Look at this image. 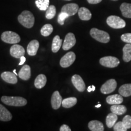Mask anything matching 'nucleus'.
Returning <instances> with one entry per match:
<instances>
[{"instance_id": "nucleus-19", "label": "nucleus", "mask_w": 131, "mask_h": 131, "mask_svg": "<svg viewBox=\"0 0 131 131\" xmlns=\"http://www.w3.org/2000/svg\"><path fill=\"white\" fill-rule=\"evenodd\" d=\"M123 101V96L120 94H114L112 95H109L106 98V102L109 104H122Z\"/></svg>"}, {"instance_id": "nucleus-23", "label": "nucleus", "mask_w": 131, "mask_h": 131, "mask_svg": "<svg viewBox=\"0 0 131 131\" xmlns=\"http://www.w3.org/2000/svg\"><path fill=\"white\" fill-rule=\"evenodd\" d=\"M111 112L114 113V114L122 115L124 114L127 111V109L125 106L123 105L119 104H113L111 107Z\"/></svg>"}, {"instance_id": "nucleus-33", "label": "nucleus", "mask_w": 131, "mask_h": 131, "mask_svg": "<svg viewBox=\"0 0 131 131\" xmlns=\"http://www.w3.org/2000/svg\"><path fill=\"white\" fill-rule=\"evenodd\" d=\"M127 129L124 126L122 122H119L115 124L114 126V130L115 131H126Z\"/></svg>"}, {"instance_id": "nucleus-35", "label": "nucleus", "mask_w": 131, "mask_h": 131, "mask_svg": "<svg viewBox=\"0 0 131 131\" xmlns=\"http://www.w3.org/2000/svg\"><path fill=\"white\" fill-rule=\"evenodd\" d=\"M121 40L123 42H126V43L131 44V33L123 34L121 37Z\"/></svg>"}, {"instance_id": "nucleus-4", "label": "nucleus", "mask_w": 131, "mask_h": 131, "mask_svg": "<svg viewBox=\"0 0 131 131\" xmlns=\"http://www.w3.org/2000/svg\"><path fill=\"white\" fill-rule=\"evenodd\" d=\"M3 41L8 44H17L20 41V37L17 34L12 31H6L1 35Z\"/></svg>"}, {"instance_id": "nucleus-26", "label": "nucleus", "mask_w": 131, "mask_h": 131, "mask_svg": "<svg viewBox=\"0 0 131 131\" xmlns=\"http://www.w3.org/2000/svg\"><path fill=\"white\" fill-rule=\"evenodd\" d=\"M123 59L124 61L129 62L131 60V44L127 43L123 49Z\"/></svg>"}, {"instance_id": "nucleus-2", "label": "nucleus", "mask_w": 131, "mask_h": 131, "mask_svg": "<svg viewBox=\"0 0 131 131\" xmlns=\"http://www.w3.org/2000/svg\"><path fill=\"white\" fill-rule=\"evenodd\" d=\"M1 101L5 104L12 106H24L27 104V101L25 98L20 96H3Z\"/></svg>"}, {"instance_id": "nucleus-40", "label": "nucleus", "mask_w": 131, "mask_h": 131, "mask_svg": "<svg viewBox=\"0 0 131 131\" xmlns=\"http://www.w3.org/2000/svg\"><path fill=\"white\" fill-rule=\"evenodd\" d=\"M92 91H95V87L94 85H92Z\"/></svg>"}, {"instance_id": "nucleus-39", "label": "nucleus", "mask_w": 131, "mask_h": 131, "mask_svg": "<svg viewBox=\"0 0 131 131\" xmlns=\"http://www.w3.org/2000/svg\"><path fill=\"white\" fill-rule=\"evenodd\" d=\"M88 91L89 92H91L92 91V86H89L88 88Z\"/></svg>"}, {"instance_id": "nucleus-15", "label": "nucleus", "mask_w": 131, "mask_h": 131, "mask_svg": "<svg viewBox=\"0 0 131 131\" xmlns=\"http://www.w3.org/2000/svg\"><path fill=\"white\" fill-rule=\"evenodd\" d=\"M40 44L37 40H34L31 41L29 42L27 47V51L28 55L30 56H35L37 53V51L38 50Z\"/></svg>"}, {"instance_id": "nucleus-42", "label": "nucleus", "mask_w": 131, "mask_h": 131, "mask_svg": "<svg viewBox=\"0 0 131 131\" xmlns=\"http://www.w3.org/2000/svg\"><path fill=\"white\" fill-rule=\"evenodd\" d=\"M13 72H14L16 75H18V73L16 72V69H14V71H13Z\"/></svg>"}, {"instance_id": "nucleus-44", "label": "nucleus", "mask_w": 131, "mask_h": 131, "mask_svg": "<svg viewBox=\"0 0 131 131\" xmlns=\"http://www.w3.org/2000/svg\"><path fill=\"white\" fill-rule=\"evenodd\" d=\"M66 1H71V0H66Z\"/></svg>"}, {"instance_id": "nucleus-3", "label": "nucleus", "mask_w": 131, "mask_h": 131, "mask_svg": "<svg viewBox=\"0 0 131 131\" xmlns=\"http://www.w3.org/2000/svg\"><path fill=\"white\" fill-rule=\"evenodd\" d=\"M90 35L95 40L103 43H107L110 41V36L108 33L96 28L92 29L90 31Z\"/></svg>"}, {"instance_id": "nucleus-27", "label": "nucleus", "mask_w": 131, "mask_h": 131, "mask_svg": "<svg viewBox=\"0 0 131 131\" xmlns=\"http://www.w3.org/2000/svg\"><path fill=\"white\" fill-rule=\"evenodd\" d=\"M119 94L123 96H131V84L122 85L118 90Z\"/></svg>"}, {"instance_id": "nucleus-20", "label": "nucleus", "mask_w": 131, "mask_h": 131, "mask_svg": "<svg viewBox=\"0 0 131 131\" xmlns=\"http://www.w3.org/2000/svg\"><path fill=\"white\" fill-rule=\"evenodd\" d=\"M47 83V78L46 75L44 74H40L38 75L35 78L34 84L36 88L37 89H42L45 86Z\"/></svg>"}, {"instance_id": "nucleus-36", "label": "nucleus", "mask_w": 131, "mask_h": 131, "mask_svg": "<svg viewBox=\"0 0 131 131\" xmlns=\"http://www.w3.org/2000/svg\"><path fill=\"white\" fill-rule=\"evenodd\" d=\"M60 131H71V129L66 124H63L62 125L61 127H60Z\"/></svg>"}, {"instance_id": "nucleus-38", "label": "nucleus", "mask_w": 131, "mask_h": 131, "mask_svg": "<svg viewBox=\"0 0 131 131\" xmlns=\"http://www.w3.org/2000/svg\"><path fill=\"white\" fill-rule=\"evenodd\" d=\"M26 60V58H25V57H24V56L21 57V58H20V62H19V65L21 66V65L23 64H24V63H25Z\"/></svg>"}, {"instance_id": "nucleus-29", "label": "nucleus", "mask_w": 131, "mask_h": 131, "mask_svg": "<svg viewBox=\"0 0 131 131\" xmlns=\"http://www.w3.org/2000/svg\"><path fill=\"white\" fill-rule=\"evenodd\" d=\"M49 0H36L35 4L40 10L45 11L49 6Z\"/></svg>"}, {"instance_id": "nucleus-16", "label": "nucleus", "mask_w": 131, "mask_h": 131, "mask_svg": "<svg viewBox=\"0 0 131 131\" xmlns=\"http://www.w3.org/2000/svg\"><path fill=\"white\" fill-rule=\"evenodd\" d=\"M18 77L23 80H28L31 77V69L29 65L23 66L18 73Z\"/></svg>"}, {"instance_id": "nucleus-30", "label": "nucleus", "mask_w": 131, "mask_h": 131, "mask_svg": "<svg viewBox=\"0 0 131 131\" xmlns=\"http://www.w3.org/2000/svg\"><path fill=\"white\" fill-rule=\"evenodd\" d=\"M53 26L50 24H46L44 25L41 29V34L43 37H48L53 32Z\"/></svg>"}, {"instance_id": "nucleus-21", "label": "nucleus", "mask_w": 131, "mask_h": 131, "mask_svg": "<svg viewBox=\"0 0 131 131\" xmlns=\"http://www.w3.org/2000/svg\"><path fill=\"white\" fill-rule=\"evenodd\" d=\"M88 127L92 131H103L104 130L102 123L97 120L91 121L88 124Z\"/></svg>"}, {"instance_id": "nucleus-8", "label": "nucleus", "mask_w": 131, "mask_h": 131, "mask_svg": "<svg viewBox=\"0 0 131 131\" xmlns=\"http://www.w3.org/2000/svg\"><path fill=\"white\" fill-rule=\"evenodd\" d=\"M117 86V81L114 79H110L107 80L104 84L101 86L100 91L103 94H109L114 92L116 89Z\"/></svg>"}, {"instance_id": "nucleus-17", "label": "nucleus", "mask_w": 131, "mask_h": 131, "mask_svg": "<svg viewBox=\"0 0 131 131\" xmlns=\"http://www.w3.org/2000/svg\"><path fill=\"white\" fill-rule=\"evenodd\" d=\"M12 118L11 113L4 106L0 104V120L3 122H9Z\"/></svg>"}, {"instance_id": "nucleus-7", "label": "nucleus", "mask_w": 131, "mask_h": 131, "mask_svg": "<svg viewBox=\"0 0 131 131\" xmlns=\"http://www.w3.org/2000/svg\"><path fill=\"white\" fill-rule=\"evenodd\" d=\"M75 59H76V55L74 52H68L61 58L60 63V66L63 68H68L74 63Z\"/></svg>"}, {"instance_id": "nucleus-13", "label": "nucleus", "mask_w": 131, "mask_h": 131, "mask_svg": "<svg viewBox=\"0 0 131 131\" xmlns=\"http://www.w3.org/2000/svg\"><path fill=\"white\" fill-rule=\"evenodd\" d=\"M62 96L58 91H55L53 93L51 98L52 107L53 109H58L62 104Z\"/></svg>"}, {"instance_id": "nucleus-37", "label": "nucleus", "mask_w": 131, "mask_h": 131, "mask_svg": "<svg viewBox=\"0 0 131 131\" xmlns=\"http://www.w3.org/2000/svg\"><path fill=\"white\" fill-rule=\"evenodd\" d=\"M88 2L89 3V4H98L100 2L102 1V0H87Z\"/></svg>"}, {"instance_id": "nucleus-9", "label": "nucleus", "mask_w": 131, "mask_h": 131, "mask_svg": "<svg viewBox=\"0 0 131 131\" xmlns=\"http://www.w3.org/2000/svg\"><path fill=\"white\" fill-rule=\"evenodd\" d=\"M76 44V38L74 34L69 33L65 37L63 45V49L64 50H68L74 46Z\"/></svg>"}, {"instance_id": "nucleus-10", "label": "nucleus", "mask_w": 131, "mask_h": 131, "mask_svg": "<svg viewBox=\"0 0 131 131\" xmlns=\"http://www.w3.org/2000/svg\"><path fill=\"white\" fill-rule=\"evenodd\" d=\"M10 53L11 56L16 58H20L21 57L24 56L25 54V50L24 47L20 45L14 44L10 49Z\"/></svg>"}, {"instance_id": "nucleus-12", "label": "nucleus", "mask_w": 131, "mask_h": 131, "mask_svg": "<svg viewBox=\"0 0 131 131\" xmlns=\"http://www.w3.org/2000/svg\"><path fill=\"white\" fill-rule=\"evenodd\" d=\"M72 83L75 88L79 92L84 91L86 89V85L83 78L80 75H74L72 77Z\"/></svg>"}, {"instance_id": "nucleus-34", "label": "nucleus", "mask_w": 131, "mask_h": 131, "mask_svg": "<svg viewBox=\"0 0 131 131\" xmlns=\"http://www.w3.org/2000/svg\"><path fill=\"white\" fill-rule=\"evenodd\" d=\"M122 122L127 129L131 128V117L130 115H126L123 119Z\"/></svg>"}, {"instance_id": "nucleus-31", "label": "nucleus", "mask_w": 131, "mask_h": 131, "mask_svg": "<svg viewBox=\"0 0 131 131\" xmlns=\"http://www.w3.org/2000/svg\"><path fill=\"white\" fill-rule=\"evenodd\" d=\"M46 11V18L48 19L53 18L56 15V8L53 5L49 6V7Z\"/></svg>"}, {"instance_id": "nucleus-11", "label": "nucleus", "mask_w": 131, "mask_h": 131, "mask_svg": "<svg viewBox=\"0 0 131 131\" xmlns=\"http://www.w3.org/2000/svg\"><path fill=\"white\" fill-rule=\"evenodd\" d=\"M79 10L78 5L75 3H69L65 4L61 8V12L66 13L69 16H73L78 12Z\"/></svg>"}, {"instance_id": "nucleus-41", "label": "nucleus", "mask_w": 131, "mask_h": 131, "mask_svg": "<svg viewBox=\"0 0 131 131\" xmlns=\"http://www.w3.org/2000/svg\"><path fill=\"white\" fill-rule=\"evenodd\" d=\"M101 104H97V105H96V106H95V107H96V108L100 107H101Z\"/></svg>"}, {"instance_id": "nucleus-6", "label": "nucleus", "mask_w": 131, "mask_h": 131, "mask_svg": "<svg viewBox=\"0 0 131 131\" xmlns=\"http://www.w3.org/2000/svg\"><path fill=\"white\" fill-rule=\"evenodd\" d=\"M100 63L106 68H114L117 67L119 64V61L117 58L112 56L104 57L100 60Z\"/></svg>"}, {"instance_id": "nucleus-1", "label": "nucleus", "mask_w": 131, "mask_h": 131, "mask_svg": "<svg viewBox=\"0 0 131 131\" xmlns=\"http://www.w3.org/2000/svg\"><path fill=\"white\" fill-rule=\"evenodd\" d=\"M18 20L26 28H32L35 23V17L30 11L24 10L18 16Z\"/></svg>"}, {"instance_id": "nucleus-25", "label": "nucleus", "mask_w": 131, "mask_h": 131, "mask_svg": "<svg viewBox=\"0 0 131 131\" xmlns=\"http://www.w3.org/2000/svg\"><path fill=\"white\" fill-rule=\"evenodd\" d=\"M62 40L60 38V36L56 35L53 38L52 45V51L54 53H57L61 48L62 45Z\"/></svg>"}, {"instance_id": "nucleus-5", "label": "nucleus", "mask_w": 131, "mask_h": 131, "mask_svg": "<svg viewBox=\"0 0 131 131\" xmlns=\"http://www.w3.org/2000/svg\"><path fill=\"white\" fill-rule=\"evenodd\" d=\"M107 25L113 29H122L126 26V22L119 16H109L106 20Z\"/></svg>"}, {"instance_id": "nucleus-22", "label": "nucleus", "mask_w": 131, "mask_h": 131, "mask_svg": "<svg viewBox=\"0 0 131 131\" xmlns=\"http://www.w3.org/2000/svg\"><path fill=\"white\" fill-rule=\"evenodd\" d=\"M119 8L123 16L126 18H131V4L123 3L121 5Z\"/></svg>"}, {"instance_id": "nucleus-28", "label": "nucleus", "mask_w": 131, "mask_h": 131, "mask_svg": "<svg viewBox=\"0 0 131 131\" xmlns=\"http://www.w3.org/2000/svg\"><path fill=\"white\" fill-rule=\"evenodd\" d=\"M77 103V99L75 97L65 98L62 101V106L64 108H70L74 106Z\"/></svg>"}, {"instance_id": "nucleus-14", "label": "nucleus", "mask_w": 131, "mask_h": 131, "mask_svg": "<svg viewBox=\"0 0 131 131\" xmlns=\"http://www.w3.org/2000/svg\"><path fill=\"white\" fill-rule=\"evenodd\" d=\"M1 78L5 82L10 84H16L18 82L16 75L11 72H4L1 75Z\"/></svg>"}, {"instance_id": "nucleus-18", "label": "nucleus", "mask_w": 131, "mask_h": 131, "mask_svg": "<svg viewBox=\"0 0 131 131\" xmlns=\"http://www.w3.org/2000/svg\"><path fill=\"white\" fill-rule=\"evenodd\" d=\"M79 18L83 21H89L92 18V14L91 11L86 7L80 8L78 11Z\"/></svg>"}, {"instance_id": "nucleus-24", "label": "nucleus", "mask_w": 131, "mask_h": 131, "mask_svg": "<svg viewBox=\"0 0 131 131\" xmlns=\"http://www.w3.org/2000/svg\"><path fill=\"white\" fill-rule=\"evenodd\" d=\"M117 119L118 117L117 114H114L113 112H111L110 114H108L106 119V123L107 126L109 128H111V127H114L115 124L117 122Z\"/></svg>"}, {"instance_id": "nucleus-32", "label": "nucleus", "mask_w": 131, "mask_h": 131, "mask_svg": "<svg viewBox=\"0 0 131 131\" xmlns=\"http://www.w3.org/2000/svg\"><path fill=\"white\" fill-rule=\"evenodd\" d=\"M69 17V16L66 13L61 12L59 14L58 16V23L60 25H64V21L65 19L68 18Z\"/></svg>"}, {"instance_id": "nucleus-43", "label": "nucleus", "mask_w": 131, "mask_h": 131, "mask_svg": "<svg viewBox=\"0 0 131 131\" xmlns=\"http://www.w3.org/2000/svg\"><path fill=\"white\" fill-rule=\"evenodd\" d=\"M112 1H118V0H112Z\"/></svg>"}]
</instances>
